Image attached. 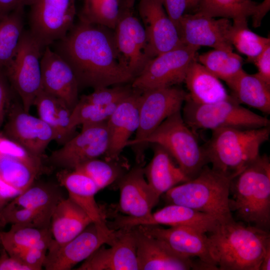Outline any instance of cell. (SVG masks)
<instances>
[{"instance_id": "d590c367", "label": "cell", "mask_w": 270, "mask_h": 270, "mask_svg": "<svg viewBox=\"0 0 270 270\" xmlns=\"http://www.w3.org/2000/svg\"><path fill=\"white\" fill-rule=\"evenodd\" d=\"M43 170L44 168L0 154V178L22 192L32 185Z\"/></svg>"}, {"instance_id": "816d5d0a", "label": "cell", "mask_w": 270, "mask_h": 270, "mask_svg": "<svg viewBox=\"0 0 270 270\" xmlns=\"http://www.w3.org/2000/svg\"><path fill=\"white\" fill-rule=\"evenodd\" d=\"M270 0H264L262 2L258 4L256 12L252 17L254 27L260 26L262 20L270 10Z\"/></svg>"}, {"instance_id": "52a82bcc", "label": "cell", "mask_w": 270, "mask_h": 270, "mask_svg": "<svg viewBox=\"0 0 270 270\" xmlns=\"http://www.w3.org/2000/svg\"><path fill=\"white\" fill-rule=\"evenodd\" d=\"M182 118L194 132L198 130L226 128H259L269 126L270 120L243 107L233 98L209 104H200L188 97L184 103Z\"/></svg>"}, {"instance_id": "f546056e", "label": "cell", "mask_w": 270, "mask_h": 270, "mask_svg": "<svg viewBox=\"0 0 270 270\" xmlns=\"http://www.w3.org/2000/svg\"><path fill=\"white\" fill-rule=\"evenodd\" d=\"M226 84L238 103L270 114V87L254 74H248L243 70Z\"/></svg>"}, {"instance_id": "7402d4cb", "label": "cell", "mask_w": 270, "mask_h": 270, "mask_svg": "<svg viewBox=\"0 0 270 270\" xmlns=\"http://www.w3.org/2000/svg\"><path fill=\"white\" fill-rule=\"evenodd\" d=\"M142 90L134 88L132 92L120 102L106 125L108 146L104 158L118 160L123 150L127 146L131 136L136 132L139 124V102Z\"/></svg>"}, {"instance_id": "9c48e42d", "label": "cell", "mask_w": 270, "mask_h": 270, "mask_svg": "<svg viewBox=\"0 0 270 270\" xmlns=\"http://www.w3.org/2000/svg\"><path fill=\"white\" fill-rule=\"evenodd\" d=\"M44 48L24 30L16 54L4 70L27 112L42 89L40 60Z\"/></svg>"}, {"instance_id": "bcb514c9", "label": "cell", "mask_w": 270, "mask_h": 270, "mask_svg": "<svg viewBox=\"0 0 270 270\" xmlns=\"http://www.w3.org/2000/svg\"><path fill=\"white\" fill-rule=\"evenodd\" d=\"M165 10L178 30L180 20L187 10L186 0H162Z\"/></svg>"}, {"instance_id": "836d02e7", "label": "cell", "mask_w": 270, "mask_h": 270, "mask_svg": "<svg viewBox=\"0 0 270 270\" xmlns=\"http://www.w3.org/2000/svg\"><path fill=\"white\" fill-rule=\"evenodd\" d=\"M196 59L210 72L226 84L243 70L242 57L233 52L214 49L198 55Z\"/></svg>"}, {"instance_id": "ffe728a7", "label": "cell", "mask_w": 270, "mask_h": 270, "mask_svg": "<svg viewBox=\"0 0 270 270\" xmlns=\"http://www.w3.org/2000/svg\"><path fill=\"white\" fill-rule=\"evenodd\" d=\"M138 12L154 57L183 44L162 0H140Z\"/></svg>"}, {"instance_id": "7c38bea8", "label": "cell", "mask_w": 270, "mask_h": 270, "mask_svg": "<svg viewBox=\"0 0 270 270\" xmlns=\"http://www.w3.org/2000/svg\"><path fill=\"white\" fill-rule=\"evenodd\" d=\"M118 232V230L104 228L92 222L66 244L48 251L43 267L46 270H71L104 244H113Z\"/></svg>"}, {"instance_id": "ee69618b", "label": "cell", "mask_w": 270, "mask_h": 270, "mask_svg": "<svg viewBox=\"0 0 270 270\" xmlns=\"http://www.w3.org/2000/svg\"><path fill=\"white\" fill-rule=\"evenodd\" d=\"M52 240V234L42 239L23 252L20 260L32 270H42Z\"/></svg>"}, {"instance_id": "6da1fadb", "label": "cell", "mask_w": 270, "mask_h": 270, "mask_svg": "<svg viewBox=\"0 0 270 270\" xmlns=\"http://www.w3.org/2000/svg\"><path fill=\"white\" fill-rule=\"evenodd\" d=\"M110 30L80 20L62 38L54 42V51L71 67L80 88L94 90L134 80L120 59Z\"/></svg>"}, {"instance_id": "603a6c76", "label": "cell", "mask_w": 270, "mask_h": 270, "mask_svg": "<svg viewBox=\"0 0 270 270\" xmlns=\"http://www.w3.org/2000/svg\"><path fill=\"white\" fill-rule=\"evenodd\" d=\"M120 192L118 210L125 216L140 218L150 216L159 201L148 184L142 166L124 174L116 182Z\"/></svg>"}, {"instance_id": "f907efd6", "label": "cell", "mask_w": 270, "mask_h": 270, "mask_svg": "<svg viewBox=\"0 0 270 270\" xmlns=\"http://www.w3.org/2000/svg\"><path fill=\"white\" fill-rule=\"evenodd\" d=\"M22 192L20 190L8 184L0 178V197L9 200L14 198Z\"/></svg>"}, {"instance_id": "b9f144b4", "label": "cell", "mask_w": 270, "mask_h": 270, "mask_svg": "<svg viewBox=\"0 0 270 270\" xmlns=\"http://www.w3.org/2000/svg\"><path fill=\"white\" fill-rule=\"evenodd\" d=\"M134 88L132 85H116L112 88L104 87L94 89L88 94L83 95L80 98L102 106L118 104L130 96Z\"/></svg>"}, {"instance_id": "9f6ffc18", "label": "cell", "mask_w": 270, "mask_h": 270, "mask_svg": "<svg viewBox=\"0 0 270 270\" xmlns=\"http://www.w3.org/2000/svg\"><path fill=\"white\" fill-rule=\"evenodd\" d=\"M136 0H124V4L126 8L132 10Z\"/></svg>"}, {"instance_id": "277c9868", "label": "cell", "mask_w": 270, "mask_h": 270, "mask_svg": "<svg viewBox=\"0 0 270 270\" xmlns=\"http://www.w3.org/2000/svg\"><path fill=\"white\" fill-rule=\"evenodd\" d=\"M270 134L269 126L222 128L212 130L202 147L212 168L236 176L260 155V146Z\"/></svg>"}, {"instance_id": "2e32d148", "label": "cell", "mask_w": 270, "mask_h": 270, "mask_svg": "<svg viewBox=\"0 0 270 270\" xmlns=\"http://www.w3.org/2000/svg\"><path fill=\"white\" fill-rule=\"evenodd\" d=\"M232 22L228 18L215 19L200 12L184 14L178 32L183 44L233 52L229 38Z\"/></svg>"}, {"instance_id": "5b68a950", "label": "cell", "mask_w": 270, "mask_h": 270, "mask_svg": "<svg viewBox=\"0 0 270 270\" xmlns=\"http://www.w3.org/2000/svg\"><path fill=\"white\" fill-rule=\"evenodd\" d=\"M236 176L206 165L194 178L172 188L163 194L168 204L186 206L216 216L233 218L230 208V188Z\"/></svg>"}, {"instance_id": "db71d44e", "label": "cell", "mask_w": 270, "mask_h": 270, "mask_svg": "<svg viewBox=\"0 0 270 270\" xmlns=\"http://www.w3.org/2000/svg\"><path fill=\"white\" fill-rule=\"evenodd\" d=\"M8 200L0 197V227H4L6 225L2 218V211L4 208L8 204Z\"/></svg>"}, {"instance_id": "c3c4849f", "label": "cell", "mask_w": 270, "mask_h": 270, "mask_svg": "<svg viewBox=\"0 0 270 270\" xmlns=\"http://www.w3.org/2000/svg\"><path fill=\"white\" fill-rule=\"evenodd\" d=\"M10 92L2 70H0V127L3 124L10 106Z\"/></svg>"}, {"instance_id": "60d3db41", "label": "cell", "mask_w": 270, "mask_h": 270, "mask_svg": "<svg viewBox=\"0 0 270 270\" xmlns=\"http://www.w3.org/2000/svg\"><path fill=\"white\" fill-rule=\"evenodd\" d=\"M4 224H16L36 228H50V222L34 211L7 204L2 211Z\"/></svg>"}, {"instance_id": "7dc6e473", "label": "cell", "mask_w": 270, "mask_h": 270, "mask_svg": "<svg viewBox=\"0 0 270 270\" xmlns=\"http://www.w3.org/2000/svg\"><path fill=\"white\" fill-rule=\"evenodd\" d=\"M0 270H32V269L20 260L10 256L2 248L0 254Z\"/></svg>"}, {"instance_id": "681fc988", "label": "cell", "mask_w": 270, "mask_h": 270, "mask_svg": "<svg viewBox=\"0 0 270 270\" xmlns=\"http://www.w3.org/2000/svg\"><path fill=\"white\" fill-rule=\"evenodd\" d=\"M32 0H0V14L28 6Z\"/></svg>"}, {"instance_id": "d6986e66", "label": "cell", "mask_w": 270, "mask_h": 270, "mask_svg": "<svg viewBox=\"0 0 270 270\" xmlns=\"http://www.w3.org/2000/svg\"><path fill=\"white\" fill-rule=\"evenodd\" d=\"M132 228L136 237L138 270H202L201 260L180 255L162 241Z\"/></svg>"}, {"instance_id": "44dd1931", "label": "cell", "mask_w": 270, "mask_h": 270, "mask_svg": "<svg viewBox=\"0 0 270 270\" xmlns=\"http://www.w3.org/2000/svg\"><path fill=\"white\" fill-rule=\"evenodd\" d=\"M42 89L64 101L71 111L78 103L79 85L68 63L50 46L40 60Z\"/></svg>"}, {"instance_id": "d6a6232c", "label": "cell", "mask_w": 270, "mask_h": 270, "mask_svg": "<svg viewBox=\"0 0 270 270\" xmlns=\"http://www.w3.org/2000/svg\"><path fill=\"white\" fill-rule=\"evenodd\" d=\"M258 6L252 0H200L195 11L240 23L248 22V18L254 15Z\"/></svg>"}, {"instance_id": "5bb4252c", "label": "cell", "mask_w": 270, "mask_h": 270, "mask_svg": "<svg viewBox=\"0 0 270 270\" xmlns=\"http://www.w3.org/2000/svg\"><path fill=\"white\" fill-rule=\"evenodd\" d=\"M106 123L82 126L80 132L52 152L50 163L72 170L88 160L104 156L108 142Z\"/></svg>"}, {"instance_id": "484cf974", "label": "cell", "mask_w": 270, "mask_h": 270, "mask_svg": "<svg viewBox=\"0 0 270 270\" xmlns=\"http://www.w3.org/2000/svg\"><path fill=\"white\" fill-rule=\"evenodd\" d=\"M88 215L69 198H62L52 215L50 229L52 250L66 244L92 223Z\"/></svg>"}, {"instance_id": "74e56055", "label": "cell", "mask_w": 270, "mask_h": 270, "mask_svg": "<svg viewBox=\"0 0 270 270\" xmlns=\"http://www.w3.org/2000/svg\"><path fill=\"white\" fill-rule=\"evenodd\" d=\"M126 164L118 160H88L75 169L85 174L96 184L98 191L117 182L126 174Z\"/></svg>"}, {"instance_id": "7bdbcfd3", "label": "cell", "mask_w": 270, "mask_h": 270, "mask_svg": "<svg viewBox=\"0 0 270 270\" xmlns=\"http://www.w3.org/2000/svg\"><path fill=\"white\" fill-rule=\"evenodd\" d=\"M0 154L8 156L44 168L42 157L32 154L20 144L6 137H0Z\"/></svg>"}, {"instance_id": "f35d334b", "label": "cell", "mask_w": 270, "mask_h": 270, "mask_svg": "<svg viewBox=\"0 0 270 270\" xmlns=\"http://www.w3.org/2000/svg\"><path fill=\"white\" fill-rule=\"evenodd\" d=\"M229 38L232 46L250 62L270 46V38L253 32L248 28V22H232Z\"/></svg>"}, {"instance_id": "d4e9b609", "label": "cell", "mask_w": 270, "mask_h": 270, "mask_svg": "<svg viewBox=\"0 0 270 270\" xmlns=\"http://www.w3.org/2000/svg\"><path fill=\"white\" fill-rule=\"evenodd\" d=\"M57 176L60 184L67 190L68 198L88 215L93 223L110 228L104 212L95 200L98 188L89 177L77 170L66 169L58 172Z\"/></svg>"}, {"instance_id": "8992f818", "label": "cell", "mask_w": 270, "mask_h": 270, "mask_svg": "<svg viewBox=\"0 0 270 270\" xmlns=\"http://www.w3.org/2000/svg\"><path fill=\"white\" fill-rule=\"evenodd\" d=\"M164 148L190 180L196 177L208 162L194 132L184 121L181 110L166 118L144 140Z\"/></svg>"}, {"instance_id": "1f68e13d", "label": "cell", "mask_w": 270, "mask_h": 270, "mask_svg": "<svg viewBox=\"0 0 270 270\" xmlns=\"http://www.w3.org/2000/svg\"><path fill=\"white\" fill-rule=\"evenodd\" d=\"M24 8L0 14V70L16 54L24 32Z\"/></svg>"}, {"instance_id": "4dcf8cb0", "label": "cell", "mask_w": 270, "mask_h": 270, "mask_svg": "<svg viewBox=\"0 0 270 270\" xmlns=\"http://www.w3.org/2000/svg\"><path fill=\"white\" fill-rule=\"evenodd\" d=\"M62 198L56 186L40 184L32 185L9 204L28 208L50 222L52 212Z\"/></svg>"}, {"instance_id": "8fae6325", "label": "cell", "mask_w": 270, "mask_h": 270, "mask_svg": "<svg viewBox=\"0 0 270 270\" xmlns=\"http://www.w3.org/2000/svg\"><path fill=\"white\" fill-rule=\"evenodd\" d=\"M28 6L29 31L44 48L62 38L74 24L75 0H32Z\"/></svg>"}, {"instance_id": "f5cc1de1", "label": "cell", "mask_w": 270, "mask_h": 270, "mask_svg": "<svg viewBox=\"0 0 270 270\" xmlns=\"http://www.w3.org/2000/svg\"><path fill=\"white\" fill-rule=\"evenodd\" d=\"M270 270V248H268L264 255L259 270Z\"/></svg>"}, {"instance_id": "30bf717a", "label": "cell", "mask_w": 270, "mask_h": 270, "mask_svg": "<svg viewBox=\"0 0 270 270\" xmlns=\"http://www.w3.org/2000/svg\"><path fill=\"white\" fill-rule=\"evenodd\" d=\"M200 48L182 44L156 56L134 78L132 86L143 91L184 82L186 72L191 63L196 60Z\"/></svg>"}, {"instance_id": "3957f363", "label": "cell", "mask_w": 270, "mask_h": 270, "mask_svg": "<svg viewBox=\"0 0 270 270\" xmlns=\"http://www.w3.org/2000/svg\"><path fill=\"white\" fill-rule=\"evenodd\" d=\"M231 212L242 222L268 231L270 228V162L260 155L232 180Z\"/></svg>"}, {"instance_id": "8d00e7d4", "label": "cell", "mask_w": 270, "mask_h": 270, "mask_svg": "<svg viewBox=\"0 0 270 270\" xmlns=\"http://www.w3.org/2000/svg\"><path fill=\"white\" fill-rule=\"evenodd\" d=\"M120 0H84L80 20L114 30L122 10Z\"/></svg>"}, {"instance_id": "7a4b0ae2", "label": "cell", "mask_w": 270, "mask_h": 270, "mask_svg": "<svg viewBox=\"0 0 270 270\" xmlns=\"http://www.w3.org/2000/svg\"><path fill=\"white\" fill-rule=\"evenodd\" d=\"M208 236L218 270H259L270 248L268 230L234 218L220 221Z\"/></svg>"}, {"instance_id": "4fadbf2b", "label": "cell", "mask_w": 270, "mask_h": 270, "mask_svg": "<svg viewBox=\"0 0 270 270\" xmlns=\"http://www.w3.org/2000/svg\"><path fill=\"white\" fill-rule=\"evenodd\" d=\"M131 10H122L114 32L120 59L135 78L154 56L142 24Z\"/></svg>"}, {"instance_id": "f6af8a7d", "label": "cell", "mask_w": 270, "mask_h": 270, "mask_svg": "<svg viewBox=\"0 0 270 270\" xmlns=\"http://www.w3.org/2000/svg\"><path fill=\"white\" fill-rule=\"evenodd\" d=\"M252 63L258 69V72L254 74L270 87V46L256 57Z\"/></svg>"}, {"instance_id": "83f0119b", "label": "cell", "mask_w": 270, "mask_h": 270, "mask_svg": "<svg viewBox=\"0 0 270 270\" xmlns=\"http://www.w3.org/2000/svg\"><path fill=\"white\" fill-rule=\"evenodd\" d=\"M184 82L188 90V98L197 104H212L234 98L228 94L220 79L197 59L190 64Z\"/></svg>"}, {"instance_id": "ba28073f", "label": "cell", "mask_w": 270, "mask_h": 270, "mask_svg": "<svg viewBox=\"0 0 270 270\" xmlns=\"http://www.w3.org/2000/svg\"><path fill=\"white\" fill-rule=\"evenodd\" d=\"M188 92L174 86L142 91L138 112L139 124L135 138L130 140L127 146H131L137 164L142 166L146 147L145 139L166 118L181 110Z\"/></svg>"}, {"instance_id": "cb8c5ba5", "label": "cell", "mask_w": 270, "mask_h": 270, "mask_svg": "<svg viewBox=\"0 0 270 270\" xmlns=\"http://www.w3.org/2000/svg\"><path fill=\"white\" fill-rule=\"evenodd\" d=\"M109 248L101 246L84 261L77 270H138L134 230L118 229Z\"/></svg>"}, {"instance_id": "11a10c76", "label": "cell", "mask_w": 270, "mask_h": 270, "mask_svg": "<svg viewBox=\"0 0 270 270\" xmlns=\"http://www.w3.org/2000/svg\"><path fill=\"white\" fill-rule=\"evenodd\" d=\"M200 0H186L187 10H196Z\"/></svg>"}, {"instance_id": "ac0fdd59", "label": "cell", "mask_w": 270, "mask_h": 270, "mask_svg": "<svg viewBox=\"0 0 270 270\" xmlns=\"http://www.w3.org/2000/svg\"><path fill=\"white\" fill-rule=\"evenodd\" d=\"M134 228L147 235L162 241L180 255L190 258H196L218 268L212 254L208 236L206 233L181 226L164 228L159 225H142Z\"/></svg>"}, {"instance_id": "e575fe53", "label": "cell", "mask_w": 270, "mask_h": 270, "mask_svg": "<svg viewBox=\"0 0 270 270\" xmlns=\"http://www.w3.org/2000/svg\"><path fill=\"white\" fill-rule=\"evenodd\" d=\"M50 234V228L12 224L8 231L0 232V244L10 256L20 259L26 250Z\"/></svg>"}, {"instance_id": "e0dca14e", "label": "cell", "mask_w": 270, "mask_h": 270, "mask_svg": "<svg viewBox=\"0 0 270 270\" xmlns=\"http://www.w3.org/2000/svg\"><path fill=\"white\" fill-rule=\"evenodd\" d=\"M4 126L6 137L20 144L32 154L42 157L49 144L58 140L54 130L40 118L25 112L22 106L9 107Z\"/></svg>"}, {"instance_id": "9a60e30c", "label": "cell", "mask_w": 270, "mask_h": 270, "mask_svg": "<svg viewBox=\"0 0 270 270\" xmlns=\"http://www.w3.org/2000/svg\"><path fill=\"white\" fill-rule=\"evenodd\" d=\"M220 221L214 216L184 206L168 204L150 216L134 218L117 216L112 224L116 229H129L142 225L185 226L204 233L213 231Z\"/></svg>"}, {"instance_id": "f1b7e54d", "label": "cell", "mask_w": 270, "mask_h": 270, "mask_svg": "<svg viewBox=\"0 0 270 270\" xmlns=\"http://www.w3.org/2000/svg\"><path fill=\"white\" fill-rule=\"evenodd\" d=\"M34 106L39 118L56 132L58 144H64L75 135L76 130L70 126L72 111L62 100L42 89L35 98Z\"/></svg>"}, {"instance_id": "4316f807", "label": "cell", "mask_w": 270, "mask_h": 270, "mask_svg": "<svg viewBox=\"0 0 270 270\" xmlns=\"http://www.w3.org/2000/svg\"><path fill=\"white\" fill-rule=\"evenodd\" d=\"M152 144L153 156L143 168L144 172L148 184L160 198L172 188L190 179L164 148L157 144Z\"/></svg>"}, {"instance_id": "ab89813d", "label": "cell", "mask_w": 270, "mask_h": 270, "mask_svg": "<svg viewBox=\"0 0 270 270\" xmlns=\"http://www.w3.org/2000/svg\"><path fill=\"white\" fill-rule=\"evenodd\" d=\"M117 104L102 106L86 102L80 98L71 112L70 126L76 130L78 126L106 123Z\"/></svg>"}]
</instances>
